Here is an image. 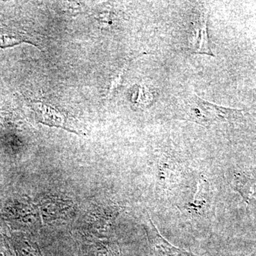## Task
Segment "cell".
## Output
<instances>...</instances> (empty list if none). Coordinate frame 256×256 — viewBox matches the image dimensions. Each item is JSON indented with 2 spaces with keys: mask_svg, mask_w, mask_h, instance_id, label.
I'll return each mask as SVG.
<instances>
[{
  "mask_svg": "<svg viewBox=\"0 0 256 256\" xmlns=\"http://www.w3.org/2000/svg\"><path fill=\"white\" fill-rule=\"evenodd\" d=\"M18 252L21 256H42L36 244L30 240H21L18 242Z\"/></svg>",
  "mask_w": 256,
  "mask_h": 256,
  "instance_id": "8992f818",
  "label": "cell"
},
{
  "mask_svg": "<svg viewBox=\"0 0 256 256\" xmlns=\"http://www.w3.org/2000/svg\"><path fill=\"white\" fill-rule=\"evenodd\" d=\"M184 110L188 120L204 126L234 121L242 117V110L240 109L216 105L196 94H192L184 101Z\"/></svg>",
  "mask_w": 256,
  "mask_h": 256,
  "instance_id": "6da1fadb",
  "label": "cell"
},
{
  "mask_svg": "<svg viewBox=\"0 0 256 256\" xmlns=\"http://www.w3.org/2000/svg\"><path fill=\"white\" fill-rule=\"evenodd\" d=\"M38 120L50 126H56L68 130L67 120L63 112H60L52 106L38 102L35 104Z\"/></svg>",
  "mask_w": 256,
  "mask_h": 256,
  "instance_id": "277c9868",
  "label": "cell"
},
{
  "mask_svg": "<svg viewBox=\"0 0 256 256\" xmlns=\"http://www.w3.org/2000/svg\"><path fill=\"white\" fill-rule=\"evenodd\" d=\"M193 44V52L200 54L214 56L210 46L208 32H207V15L204 14L198 21Z\"/></svg>",
  "mask_w": 256,
  "mask_h": 256,
  "instance_id": "5b68a950",
  "label": "cell"
},
{
  "mask_svg": "<svg viewBox=\"0 0 256 256\" xmlns=\"http://www.w3.org/2000/svg\"><path fill=\"white\" fill-rule=\"evenodd\" d=\"M0 256H6V249H5L4 244H3L2 238L0 236Z\"/></svg>",
  "mask_w": 256,
  "mask_h": 256,
  "instance_id": "9c48e42d",
  "label": "cell"
},
{
  "mask_svg": "<svg viewBox=\"0 0 256 256\" xmlns=\"http://www.w3.org/2000/svg\"><path fill=\"white\" fill-rule=\"evenodd\" d=\"M131 62H128L127 64L121 69L120 72H119V74H118L116 78H114V80H112V84H111L110 90H109L108 92V96H112V94H114V92L117 90L118 88L119 87V86L120 85L121 80H122V76H124V72L127 70L128 67L129 66Z\"/></svg>",
  "mask_w": 256,
  "mask_h": 256,
  "instance_id": "ba28073f",
  "label": "cell"
},
{
  "mask_svg": "<svg viewBox=\"0 0 256 256\" xmlns=\"http://www.w3.org/2000/svg\"><path fill=\"white\" fill-rule=\"evenodd\" d=\"M152 255L153 256H197L192 252L178 248L165 240L161 234L158 232L154 224L149 218L148 223L144 226Z\"/></svg>",
  "mask_w": 256,
  "mask_h": 256,
  "instance_id": "7a4b0ae2",
  "label": "cell"
},
{
  "mask_svg": "<svg viewBox=\"0 0 256 256\" xmlns=\"http://www.w3.org/2000/svg\"><path fill=\"white\" fill-rule=\"evenodd\" d=\"M94 250L89 252L90 256H118V252L114 250V247L97 246L92 248Z\"/></svg>",
  "mask_w": 256,
  "mask_h": 256,
  "instance_id": "52a82bcc",
  "label": "cell"
},
{
  "mask_svg": "<svg viewBox=\"0 0 256 256\" xmlns=\"http://www.w3.org/2000/svg\"><path fill=\"white\" fill-rule=\"evenodd\" d=\"M37 45V40L28 32L10 26H0V47L14 46L24 43Z\"/></svg>",
  "mask_w": 256,
  "mask_h": 256,
  "instance_id": "3957f363",
  "label": "cell"
}]
</instances>
